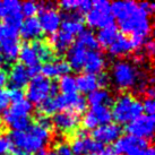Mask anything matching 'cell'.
<instances>
[{
    "label": "cell",
    "instance_id": "19",
    "mask_svg": "<svg viewBox=\"0 0 155 155\" xmlns=\"http://www.w3.org/2000/svg\"><path fill=\"white\" fill-rule=\"evenodd\" d=\"M70 71V67L65 60H58V61H50L44 64L41 67V73L43 74L42 76L45 78H56L59 76H65L68 75Z\"/></svg>",
    "mask_w": 155,
    "mask_h": 155
},
{
    "label": "cell",
    "instance_id": "21",
    "mask_svg": "<svg viewBox=\"0 0 155 155\" xmlns=\"http://www.w3.org/2000/svg\"><path fill=\"white\" fill-rule=\"evenodd\" d=\"M74 42V36L67 34L65 32H56L54 34L51 35L50 38V48L52 51H56L58 53H64L67 51L69 48L71 47Z\"/></svg>",
    "mask_w": 155,
    "mask_h": 155
},
{
    "label": "cell",
    "instance_id": "53",
    "mask_svg": "<svg viewBox=\"0 0 155 155\" xmlns=\"http://www.w3.org/2000/svg\"><path fill=\"white\" fill-rule=\"evenodd\" d=\"M38 155H56V153L52 151H45V150H42L38 153Z\"/></svg>",
    "mask_w": 155,
    "mask_h": 155
},
{
    "label": "cell",
    "instance_id": "10",
    "mask_svg": "<svg viewBox=\"0 0 155 155\" xmlns=\"http://www.w3.org/2000/svg\"><path fill=\"white\" fill-rule=\"evenodd\" d=\"M81 119L78 114L69 111H61L54 114L52 119V126L64 134H74L77 131Z\"/></svg>",
    "mask_w": 155,
    "mask_h": 155
},
{
    "label": "cell",
    "instance_id": "5",
    "mask_svg": "<svg viewBox=\"0 0 155 155\" xmlns=\"http://www.w3.org/2000/svg\"><path fill=\"white\" fill-rule=\"evenodd\" d=\"M38 13L40 17L39 23L42 31L48 34H54L58 32L61 24V15L58 13L52 2H40L38 4Z\"/></svg>",
    "mask_w": 155,
    "mask_h": 155
},
{
    "label": "cell",
    "instance_id": "22",
    "mask_svg": "<svg viewBox=\"0 0 155 155\" xmlns=\"http://www.w3.org/2000/svg\"><path fill=\"white\" fill-rule=\"evenodd\" d=\"M21 43L19 39L8 40L0 43V57L4 59L6 64L14 61L19 54Z\"/></svg>",
    "mask_w": 155,
    "mask_h": 155
},
{
    "label": "cell",
    "instance_id": "26",
    "mask_svg": "<svg viewBox=\"0 0 155 155\" xmlns=\"http://www.w3.org/2000/svg\"><path fill=\"white\" fill-rule=\"evenodd\" d=\"M19 60L23 66H25L26 68H31V67H35V66H40V60L35 51L33 50L32 45L28 43H25L21 48L19 50Z\"/></svg>",
    "mask_w": 155,
    "mask_h": 155
},
{
    "label": "cell",
    "instance_id": "34",
    "mask_svg": "<svg viewBox=\"0 0 155 155\" xmlns=\"http://www.w3.org/2000/svg\"><path fill=\"white\" fill-rule=\"evenodd\" d=\"M57 111L58 109H57L54 97H47L43 102L40 103V112H42L44 116L57 113Z\"/></svg>",
    "mask_w": 155,
    "mask_h": 155
},
{
    "label": "cell",
    "instance_id": "18",
    "mask_svg": "<svg viewBox=\"0 0 155 155\" xmlns=\"http://www.w3.org/2000/svg\"><path fill=\"white\" fill-rule=\"evenodd\" d=\"M32 104L27 101V100H22L19 102L13 103V105L9 109H7L4 112V122L7 124L10 120L17 119V118H23V117H30L31 112H32Z\"/></svg>",
    "mask_w": 155,
    "mask_h": 155
},
{
    "label": "cell",
    "instance_id": "2",
    "mask_svg": "<svg viewBox=\"0 0 155 155\" xmlns=\"http://www.w3.org/2000/svg\"><path fill=\"white\" fill-rule=\"evenodd\" d=\"M50 138V131L36 124L31 125L25 131H12L9 134L10 155H26L39 153L44 148Z\"/></svg>",
    "mask_w": 155,
    "mask_h": 155
},
{
    "label": "cell",
    "instance_id": "35",
    "mask_svg": "<svg viewBox=\"0 0 155 155\" xmlns=\"http://www.w3.org/2000/svg\"><path fill=\"white\" fill-rule=\"evenodd\" d=\"M23 17L24 16L22 15V13L18 12V13L12 14V15L7 16L4 21L6 25H8L10 27H13V28H15V30L19 31V28H21V26L23 24Z\"/></svg>",
    "mask_w": 155,
    "mask_h": 155
},
{
    "label": "cell",
    "instance_id": "17",
    "mask_svg": "<svg viewBox=\"0 0 155 155\" xmlns=\"http://www.w3.org/2000/svg\"><path fill=\"white\" fill-rule=\"evenodd\" d=\"M104 67H105V59L101 52L97 50L87 51L85 64H84V69L87 74L97 75L103 71Z\"/></svg>",
    "mask_w": 155,
    "mask_h": 155
},
{
    "label": "cell",
    "instance_id": "6",
    "mask_svg": "<svg viewBox=\"0 0 155 155\" xmlns=\"http://www.w3.org/2000/svg\"><path fill=\"white\" fill-rule=\"evenodd\" d=\"M147 147H150L147 140L127 135V136H122L119 138L112 148H113L114 154L144 155Z\"/></svg>",
    "mask_w": 155,
    "mask_h": 155
},
{
    "label": "cell",
    "instance_id": "14",
    "mask_svg": "<svg viewBox=\"0 0 155 155\" xmlns=\"http://www.w3.org/2000/svg\"><path fill=\"white\" fill-rule=\"evenodd\" d=\"M87 51L84 47L77 42L73 44L71 47L67 50V64L69 65L70 69H74L76 71H81L84 68L85 59H86Z\"/></svg>",
    "mask_w": 155,
    "mask_h": 155
},
{
    "label": "cell",
    "instance_id": "52",
    "mask_svg": "<svg viewBox=\"0 0 155 155\" xmlns=\"http://www.w3.org/2000/svg\"><path fill=\"white\" fill-rule=\"evenodd\" d=\"M101 155H114L113 148L112 147H104L103 152L101 153Z\"/></svg>",
    "mask_w": 155,
    "mask_h": 155
},
{
    "label": "cell",
    "instance_id": "33",
    "mask_svg": "<svg viewBox=\"0 0 155 155\" xmlns=\"http://www.w3.org/2000/svg\"><path fill=\"white\" fill-rule=\"evenodd\" d=\"M14 39H18V31L5 23H0V43Z\"/></svg>",
    "mask_w": 155,
    "mask_h": 155
},
{
    "label": "cell",
    "instance_id": "48",
    "mask_svg": "<svg viewBox=\"0 0 155 155\" xmlns=\"http://www.w3.org/2000/svg\"><path fill=\"white\" fill-rule=\"evenodd\" d=\"M139 6H140L146 14H148V15H151V14L154 13V10H155L154 4H151V2H140Z\"/></svg>",
    "mask_w": 155,
    "mask_h": 155
},
{
    "label": "cell",
    "instance_id": "43",
    "mask_svg": "<svg viewBox=\"0 0 155 155\" xmlns=\"http://www.w3.org/2000/svg\"><path fill=\"white\" fill-rule=\"evenodd\" d=\"M143 105V111L146 112V114L148 116H153L154 114V111H155V104H154V101L153 99H145L144 100V102L142 103Z\"/></svg>",
    "mask_w": 155,
    "mask_h": 155
},
{
    "label": "cell",
    "instance_id": "31",
    "mask_svg": "<svg viewBox=\"0 0 155 155\" xmlns=\"http://www.w3.org/2000/svg\"><path fill=\"white\" fill-rule=\"evenodd\" d=\"M18 12H21V4L17 0L0 1V19H5L7 16Z\"/></svg>",
    "mask_w": 155,
    "mask_h": 155
},
{
    "label": "cell",
    "instance_id": "39",
    "mask_svg": "<svg viewBox=\"0 0 155 155\" xmlns=\"http://www.w3.org/2000/svg\"><path fill=\"white\" fill-rule=\"evenodd\" d=\"M78 5L79 0H62L60 2V7L66 13H69V12H76L78 9Z\"/></svg>",
    "mask_w": 155,
    "mask_h": 155
},
{
    "label": "cell",
    "instance_id": "16",
    "mask_svg": "<svg viewBox=\"0 0 155 155\" xmlns=\"http://www.w3.org/2000/svg\"><path fill=\"white\" fill-rule=\"evenodd\" d=\"M86 23L92 28H103L113 24V16L111 13L92 8L86 15Z\"/></svg>",
    "mask_w": 155,
    "mask_h": 155
},
{
    "label": "cell",
    "instance_id": "55",
    "mask_svg": "<svg viewBox=\"0 0 155 155\" xmlns=\"http://www.w3.org/2000/svg\"><path fill=\"white\" fill-rule=\"evenodd\" d=\"M26 155H32V154H26Z\"/></svg>",
    "mask_w": 155,
    "mask_h": 155
},
{
    "label": "cell",
    "instance_id": "24",
    "mask_svg": "<svg viewBox=\"0 0 155 155\" xmlns=\"http://www.w3.org/2000/svg\"><path fill=\"white\" fill-rule=\"evenodd\" d=\"M119 35V31L114 24H111L109 26H105L103 28L97 32V35L95 36L96 41L99 43V47L109 48L112 44V42L117 39V36Z\"/></svg>",
    "mask_w": 155,
    "mask_h": 155
},
{
    "label": "cell",
    "instance_id": "32",
    "mask_svg": "<svg viewBox=\"0 0 155 155\" xmlns=\"http://www.w3.org/2000/svg\"><path fill=\"white\" fill-rule=\"evenodd\" d=\"M59 91H61L64 94H73L77 93V85H76V78L70 76V75H65L60 78V82L58 84Z\"/></svg>",
    "mask_w": 155,
    "mask_h": 155
},
{
    "label": "cell",
    "instance_id": "38",
    "mask_svg": "<svg viewBox=\"0 0 155 155\" xmlns=\"http://www.w3.org/2000/svg\"><path fill=\"white\" fill-rule=\"evenodd\" d=\"M10 99H9V93L5 88H0V113L5 112L9 107Z\"/></svg>",
    "mask_w": 155,
    "mask_h": 155
},
{
    "label": "cell",
    "instance_id": "4",
    "mask_svg": "<svg viewBox=\"0 0 155 155\" xmlns=\"http://www.w3.org/2000/svg\"><path fill=\"white\" fill-rule=\"evenodd\" d=\"M142 102L128 93L119 95L112 105V119H114L118 124H128L137 117L142 116Z\"/></svg>",
    "mask_w": 155,
    "mask_h": 155
},
{
    "label": "cell",
    "instance_id": "7",
    "mask_svg": "<svg viewBox=\"0 0 155 155\" xmlns=\"http://www.w3.org/2000/svg\"><path fill=\"white\" fill-rule=\"evenodd\" d=\"M126 130L130 136L142 139H152L154 134V116L142 114L127 124Z\"/></svg>",
    "mask_w": 155,
    "mask_h": 155
},
{
    "label": "cell",
    "instance_id": "54",
    "mask_svg": "<svg viewBox=\"0 0 155 155\" xmlns=\"http://www.w3.org/2000/svg\"><path fill=\"white\" fill-rule=\"evenodd\" d=\"M144 155H155L154 150H153V147H152V146L147 147V150H146V151H145V153H144Z\"/></svg>",
    "mask_w": 155,
    "mask_h": 155
},
{
    "label": "cell",
    "instance_id": "42",
    "mask_svg": "<svg viewBox=\"0 0 155 155\" xmlns=\"http://www.w3.org/2000/svg\"><path fill=\"white\" fill-rule=\"evenodd\" d=\"M10 142L7 137L0 135V155H8L10 152Z\"/></svg>",
    "mask_w": 155,
    "mask_h": 155
},
{
    "label": "cell",
    "instance_id": "49",
    "mask_svg": "<svg viewBox=\"0 0 155 155\" xmlns=\"http://www.w3.org/2000/svg\"><path fill=\"white\" fill-rule=\"evenodd\" d=\"M145 51H146V53H148V56H153V53H154V42L152 41V40H148V41H146L145 42Z\"/></svg>",
    "mask_w": 155,
    "mask_h": 155
},
{
    "label": "cell",
    "instance_id": "29",
    "mask_svg": "<svg viewBox=\"0 0 155 155\" xmlns=\"http://www.w3.org/2000/svg\"><path fill=\"white\" fill-rule=\"evenodd\" d=\"M90 111L95 117V119L100 126L111 124L112 114L109 107H107V105H94V107H92Z\"/></svg>",
    "mask_w": 155,
    "mask_h": 155
},
{
    "label": "cell",
    "instance_id": "20",
    "mask_svg": "<svg viewBox=\"0 0 155 155\" xmlns=\"http://www.w3.org/2000/svg\"><path fill=\"white\" fill-rule=\"evenodd\" d=\"M18 32L24 40L36 41V39H39L42 35V28L36 17L26 18V21H23V24Z\"/></svg>",
    "mask_w": 155,
    "mask_h": 155
},
{
    "label": "cell",
    "instance_id": "15",
    "mask_svg": "<svg viewBox=\"0 0 155 155\" xmlns=\"http://www.w3.org/2000/svg\"><path fill=\"white\" fill-rule=\"evenodd\" d=\"M28 79H30V76H28V73H27V69L21 62L15 64L12 67L8 76L9 85L12 86V88L22 90L23 87L27 86Z\"/></svg>",
    "mask_w": 155,
    "mask_h": 155
},
{
    "label": "cell",
    "instance_id": "40",
    "mask_svg": "<svg viewBox=\"0 0 155 155\" xmlns=\"http://www.w3.org/2000/svg\"><path fill=\"white\" fill-rule=\"evenodd\" d=\"M36 125L40 126V127H42L43 129L48 130V131H50V130L53 128V126H52V120L49 118L48 116H39L36 118Z\"/></svg>",
    "mask_w": 155,
    "mask_h": 155
},
{
    "label": "cell",
    "instance_id": "9",
    "mask_svg": "<svg viewBox=\"0 0 155 155\" xmlns=\"http://www.w3.org/2000/svg\"><path fill=\"white\" fill-rule=\"evenodd\" d=\"M56 105L58 111H69L74 113H83L87 108L86 99L78 93L73 94H61L54 96Z\"/></svg>",
    "mask_w": 155,
    "mask_h": 155
},
{
    "label": "cell",
    "instance_id": "28",
    "mask_svg": "<svg viewBox=\"0 0 155 155\" xmlns=\"http://www.w3.org/2000/svg\"><path fill=\"white\" fill-rule=\"evenodd\" d=\"M31 45L36 53L39 60L43 61L44 64L50 62L51 60L54 59V52L52 51L50 45L45 43L44 41H33V43Z\"/></svg>",
    "mask_w": 155,
    "mask_h": 155
},
{
    "label": "cell",
    "instance_id": "13",
    "mask_svg": "<svg viewBox=\"0 0 155 155\" xmlns=\"http://www.w3.org/2000/svg\"><path fill=\"white\" fill-rule=\"evenodd\" d=\"M62 32L75 36L81 34L84 31V24L82 21V16L78 12H69L64 14V21L60 24Z\"/></svg>",
    "mask_w": 155,
    "mask_h": 155
},
{
    "label": "cell",
    "instance_id": "41",
    "mask_svg": "<svg viewBox=\"0 0 155 155\" xmlns=\"http://www.w3.org/2000/svg\"><path fill=\"white\" fill-rule=\"evenodd\" d=\"M92 8L111 13V4L107 0H96L94 2H92Z\"/></svg>",
    "mask_w": 155,
    "mask_h": 155
},
{
    "label": "cell",
    "instance_id": "8",
    "mask_svg": "<svg viewBox=\"0 0 155 155\" xmlns=\"http://www.w3.org/2000/svg\"><path fill=\"white\" fill-rule=\"evenodd\" d=\"M50 85L51 82L42 75H38L27 84L26 97L31 104H40L50 95Z\"/></svg>",
    "mask_w": 155,
    "mask_h": 155
},
{
    "label": "cell",
    "instance_id": "51",
    "mask_svg": "<svg viewBox=\"0 0 155 155\" xmlns=\"http://www.w3.org/2000/svg\"><path fill=\"white\" fill-rule=\"evenodd\" d=\"M144 93L146 94V97H147V99H153V97H154V94H155L154 88H153L152 86L146 87V88L144 90Z\"/></svg>",
    "mask_w": 155,
    "mask_h": 155
},
{
    "label": "cell",
    "instance_id": "27",
    "mask_svg": "<svg viewBox=\"0 0 155 155\" xmlns=\"http://www.w3.org/2000/svg\"><path fill=\"white\" fill-rule=\"evenodd\" d=\"M86 101L92 107H94V105H107V107H110L111 104H113L111 94L105 88H97L94 92L90 93Z\"/></svg>",
    "mask_w": 155,
    "mask_h": 155
},
{
    "label": "cell",
    "instance_id": "46",
    "mask_svg": "<svg viewBox=\"0 0 155 155\" xmlns=\"http://www.w3.org/2000/svg\"><path fill=\"white\" fill-rule=\"evenodd\" d=\"M96 79H97V84H99V87L101 88H104L105 86H108L109 82H110V78L105 73H100L96 75Z\"/></svg>",
    "mask_w": 155,
    "mask_h": 155
},
{
    "label": "cell",
    "instance_id": "44",
    "mask_svg": "<svg viewBox=\"0 0 155 155\" xmlns=\"http://www.w3.org/2000/svg\"><path fill=\"white\" fill-rule=\"evenodd\" d=\"M9 93V99L13 103H16V102H19L24 100V93H23L22 90H17V88H12Z\"/></svg>",
    "mask_w": 155,
    "mask_h": 155
},
{
    "label": "cell",
    "instance_id": "1",
    "mask_svg": "<svg viewBox=\"0 0 155 155\" xmlns=\"http://www.w3.org/2000/svg\"><path fill=\"white\" fill-rule=\"evenodd\" d=\"M111 15L117 18L124 33L146 39L151 34L152 24L146 14L135 1H116L111 4Z\"/></svg>",
    "mask_w": 155,
    "mask_h": 155
},
{
    "label": "cell",
    "instance_id": "30",
    "mask_svg": "<svg viewBox=\"0 0 155 155\" xmlns=\"http://www.w3.org/2000/svg\"><path fill=\"white\" fill-rule=\"evenodd\" d=\"M78 44H81L82 47H84L86 50H97L99 49V43L96 41V38L95 35L91 32V31L84 30L81 33L78 34V39L76 41Z\"/></svg>",
    "mask_w": 155,
    "mask_h": 155
},
{
    "label": "cell",
    "instance_id": "23",
    "mask_svg": "<svg viewBox=\"0 0 155 155\" xmlns=\"http://www.w3.org/2000/svg\"><path fill=\"white\" fill-rule=\"evenodd\" d=\"M108 50L111 56L121 57L133 51V47L130 43V40L127 36L119 34L117 36V39L112 42L111 45L108 48Z\"/></svg>",
    "mask_w": 155,
    "mask_h": 155
},
{
    "label": "cell",
    "instance_id": "47",
    "mask_svg": "<svg viewBox=\"0 0 155 155\" xmlns=\"http://www.w3.org/2000/svg\"><path fill=\"white\" fill-rule=\"evenodd\" d=\"M92 9V1L90 0H79V5H78V10L81 13H88Z\"/></svg>",
    "mask_w": 155,
    "mask_h": 155
},
{
    "label": "cell",
    "instance_id": "12",
    "mask_svg": "<svg viewBox=\"0 0 155 155\" xmlns=\"http://www.w3.org/2000/svg\"><path fill=\"white\" fill-rule=\"evenodd\" d=\"M121 127L117 124H107L96 127L93 133V139L100 144H111L113 142H117L121 136Z\"/></svg>",
    "mask_w": 155,
    "mask_h": 155
},
{
    "label": "cell",
    "instance_id": "37",
    "mask_svg": "<svg viewBox=\"0 0 155 155\" xmlns=\"http://www.w3.org/2000/svg\"><path fill=\"white\" fill-rule=\"evenodd\" d=\"M83 126H84L85 129H95L99 126L95 117L92 114L91 111L87 112L86 114L84 116V118H83Z\"/></svg>",
    "mask_w": 155,
    "mask_h": 155
},
{
    "label": "cell",
    "instance_id": "50",
    "mask_svg": "<svg viewBox=\"0 0 155 155\" xmlns=\"http://www.w3.org/2000/svg\"><path fill=\"white\" fill-rule=\"evenodd\" d=\"M8 82V76L4 69H0V88H2L4 85H6Z\"/></svg>",
    "mask_w": 155,
    "mask_h": 155
},
{
    "label": "cell",
    "instance_id": "3",
    "mask_svg": "<svg viewBox=\"0 0 155 155\" xmlns=\"http://www.w3.org/2000/svg\"><path fill=\"white\" fill-rule=\"evenodd\" d=\"M112 81L118 88L128 90L137 86L139 88H146V83L142 79V75L137 67L127 60H118L114 62L111 73Z\"/></svg>",
    "mask_w": 155,
    "mask_h": 155
},
{
    "label": "cell",
    "instance_id": "45",
    "mask_svg": "<svg viewBox=\"0 0 155 155\" xmlns=\"http://www.w3.org/2000/svg\"><path fill=\"white\" fill-rule=\"evenodd\" d=\"M56 155H74L71 150H70V146H68L66 143H61V144H58L56 146Z\"/></svg>",
    "mask_w": 155,
    "mask_h": 155
},
{
    "label": "cell",
    "instance_id": "36",
    "mask_svg": "<svg viewBox=\"0 0 155 155\" xmlns=\"http://www.w3.org/2000/svg\"><path fill=\"white\" fill-rule=\"evenodd\" d=\"M38 4L36 2H33V1H25L21 4V13H22L23 16H26V17H34L35 14L38 13Z\"/></svg>",
    "mask_w": 155,
    "mask_h": 155
},
{
    "label": "cell",
    "instance_id": "25",
    "mask_svg": "<svg viewBox=\"0 0 155 155\" xmlns=\"http://www.w3.org/2000/svg\"><path fill=\"white\" fill-rule=\"evenodd\" d=\"M76 85H77V90H79L83 93H88V94L99 88L96 75L87 73L82 74L76 78Z\"/></svg>",
    "mask_w": 155,
    "mask_h": 155
},
{
    "label": "cell",
    "instance_id": "11",
    "mask_svg": "<svg viewBox=\"0 0 155 155\" xmlns=\"http://www.w3.org/2000/svg\"><path fill=\"white\" fill-rule=\"evenodd\" d=\"M70 150L74 155H101L104 145L88 137H76L71 143Z\"/></svg>",
    "mask_w": 155,
    "mask_h": 155
}]
</instances>
